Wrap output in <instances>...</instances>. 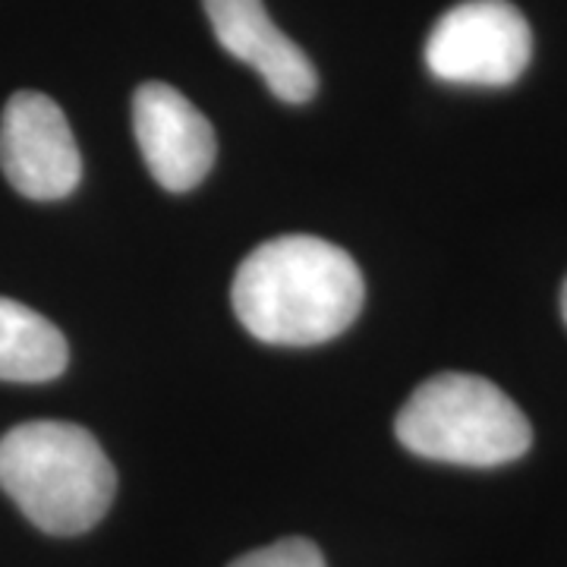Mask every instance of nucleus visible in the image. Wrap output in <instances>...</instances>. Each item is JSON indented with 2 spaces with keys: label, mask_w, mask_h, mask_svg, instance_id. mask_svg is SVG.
I'll return each mask as SVG.
<instances>
[{
  "label": "nucleus",
  "mask_w": 567,
  "mask_h": 567,
  "mask_svg": "<svg viewBox=\"0 0 567 567\" xmlns=\"http://www.w3.org/2000/svg\"><path fill=\"white\" fill-rule=\"evenodd\" d=\"M230 567H324V558L316 543L293 536L275 546L246 551L244 558H237Z\"/></svg>",
  "instance_id": "nucleus-9"
},
{
  "label": "nucleus",
  "mask_w": 567,
  "mask_h": 567,
  "mask_svg": "<svg viewBox=\"0 0 567 567\" xmlns=\"http://www.w3.org/2000/svg\"><path fill=\"white\" fill-rule=\"evenodd\" d=\"M398 442L425 461L502 466L533 445L527 413L498 385L473 372H439L398 413Z\"/></svg>",
  "instance_id": "nucleus-3"
},
{
  "label": "nucleus",
  "mask_w": 567,
  "mask_h": 567,
  "mask_svg": "<svg viewBox=\"0 0 567 567\" xmlns=\"http://www.w3.org/2000/svg\"><path fill=\"white\" fill-rule=\"evenodd\" d=\"M70 360L61 328L35 309L0 297V382H51Z\"/></svg>",
  "instance_id": "nucleus-8"
},
{
  "label": "nucleus",
  "mask_w": 567,
  "mask_h": 567,
  "mask_svg": "<svg viewBox=\"0 0 567 567\" xmlns=\"http://www.w3.org/2000/svg\"><path fill=\"white\" fill-rule=\"evenodd\" d=\"M0 171L25 199H63L82 177L80 145L58 102L17 92L0 117Z\"/></svg>",
  "instance_id": "nucleus-5"
},
{
  "label": "nucleus",
  "mask_w": 567,
  "mask_h": 567,
  "mask_svg": "<svg viewBox=\"0 0 567 567\" xmlns=\"http://www.w3.org/2000/svg\"><path fill=\"white\" fill-rule=\"evenodd\" d=\"M561 316H565V324H567V281L561 287Z\"/></svg>",
  "instance_id": "nucleus-10"
},
{
  "label": "nucleus",
  "mask_w": 567,
  "mask_h": 567,
  "mask_svg": "<svg viewBox=\"0 0 567 567\" xmlns=\"http://www.w3.org/2000/svg\"><path fill=\"white\" fill-rule=\"evenodd\" d=\"M203 3L224 51L252 66L275 99L287 104H306L316 95L319 89L316 66L297 48V41L287 39L271 22L262 0H203Z\"/></svg>",
  "instance_id": "nucleus-7"
},
{
  "label": "nucleus",
  "mask_w": 567,
  "mask_h": 567,
  "mask_svg": "<svg viewBox=\"0 0 567 567\" xmlns=\"http://www.w3.org/2000/svg\"><path fill=\"white\" fill-rule=\"evenodd\" d=\"M363 297V271L350 252L309 234L256 246L230 284L237 319L275 347H316L344 334Z\"/></svg>",
  "instance_id": "nucleus-1"
},
{
  "label": "nucleus",
  "mask_w": 567,
  "mask_h": 567,
  "mask_svg": "<svg viewBox=\"0 0 567 567\" xmlns=\"http://www.w3.org/2000/svg\"><path fill=\"white\" fill-rule=\"evenodd\" d=\"M533 58V32L511 0H464L432 25L425 66L454 85L502 89L524 76Z\"/></svg>",
  "instance_id": "nucleus-4"
},
{
  "label": "nucleus",
  "mask_w": 567,
  "mask_h": 567,
  "mask_svg": "<svg viewBox=\"0 0 567 567\" xmlns=\"http://www.w3.org/2000/svg\"><path fill=\"white\" fill-rule=\"evenodd\" d=\"M133 133L148 174L167 193H189L215 164V130L167 82H142L133 95Z\"/></svg>",
  "instance_id": "nucleus-6"
},
{
  "label": "nucleus",
  "mask_w": 567,
  "mask_h": 567,
  "mask_svg": "<svg viewBox=\"0 0 567 567\" xmlns=\"http://www.w3.org/2000/svg\"><path fill=\"white\" fill-rule=\"evenodd\" d=\"M0 488L41 533L80 536L107 514L117 476L89 429L39 420L0 439Z\"/></svg>",
  "instance_id": "nucleus-2"
}]
</instances>
